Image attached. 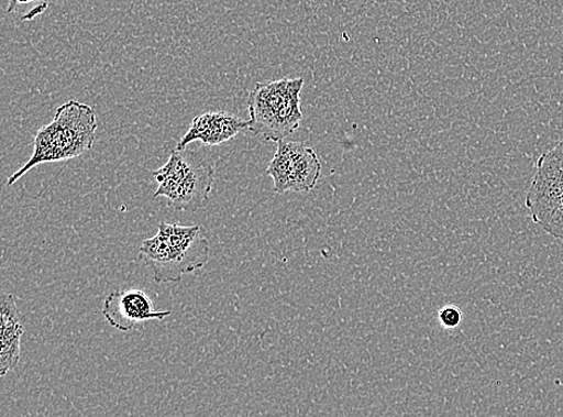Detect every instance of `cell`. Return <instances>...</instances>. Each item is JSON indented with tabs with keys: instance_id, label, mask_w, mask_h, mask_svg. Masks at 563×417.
<instances>
[{
	"instance_id": "1",
	"label": "cell",
	"mask_w": 563,
	"mask_h": 417,
	"mask_svg": "<svg viewBox=\"0 0 563 417\" xmlns=\"http://www.w3.org/2000/svg\"><path fill=\"white\" fill-rule=\"evenodd\" d=\"M98 129L93 108L71 99L56 111L54 120L37 130L32 158L9 177L8 187L42 164L70 161L84 155L95 145Z\"/></svg>"
},
{
	"instance_id": "2",
	"label": "cell",
	"mask_w": 563,
	"mask_h": 417,
	"mask_svg": "<svg viewBox=\"0 0 563 417\" xmlns=\"http://www.w3.org/2000/svg\"><path fill=\"white\" fill-rule=\"evenodd\" d=\"M305 78L258 83L249 94V128L255 136L279 142L291 136L305 120L300 92Z\"/></svg>"
},
{
	"instance_id": "3",
	"label": "cell",
	"mask_w": 563,
	"mask_h": 417,
	"mask_svg": "<svg viewBox=\"0 0 563 417\" xmlns=\"http://www.w3.org/2000/svg\"><path fill=\"white\" fill-rule=\"evenodd\" d=\"M526 204L533 223L563 241V138L537 162Z\"/></svg>"
},
{
	"instance_id": "4",
	"label": "cell",
	"mask_w": 563,
	"mask_h": 417,
	"mask_svg": "<svg viewBox=\"0 0 563 417\" xmlns=\"http://www.w3.org/2000/svg\"><path fill=\"white\" fill-rule=\"evenodd\" d=\"M172 310H155L150 296L141 290H117L104 299L102 316L121 332L134 330L150 320H164Z\"/></svg>"
},
{
	"instance_id": "5",
	"label": "cell",
	"mask_w": 563,
	"mask_h": 417,
	"mask_svg": "<svg viewBox=\"0 0 563 417\" xmlns=\"http://www.w3.org/2000/svg\"><path fill=\"white\" fill-rule=\"evenodd\" d=\"M214 178L212 161L203 153L195 152L188 171L178 180L174 200L168 204L177 211H199L209 200Z\"/></svg>"
},
{
	"instance_id": "6",
	"label": "cell",
	"mask_w": 563,
	"mask_h": 417,
	"mask_svg": "<svg viewBox=\"0 0 563 417\" xmlns=\"http://www.w3.org/2000/svg\"><path fill=\"white\" fill-rule=\"evenodd\" d=\"M249 128V121L227 111H211L195 117L185 136L177 143V150L187 149L200 141L206 146H217L232 140Z\"/></svg>"
},
{
	"instance_id": "7",
	"label": "cell",
	"mask_w": 563,
	"mask_h": 417,
	"mask_svg": "<svg viewBox=\"0 0 563 417\" xmlns=\"http://www.w3.org/2000/svg\"><path fill=\"white\" fill-rule=\"evenodd\" d=\"M158 233L180 256L189 271V275L205 267L208 263L211 246L205 238L201 226L186 227L163 221L159 224Z\"/></svg>"
},
{
	"instance_id": "8",
	"label": "cell",
	"mask_w": 563,
	"mask_h": 417,
	"mask_svg": "<svg viewBox=\"0 0 563 417\" xmlns=\"http://www.w3.org/2000/svg\"><path fill=\"white\" fill-rule=\"evenodd\" d=\"M0 320V374L4 376L14 371L20 362L24 332V320L14 295H3Z\"/></svg>"
},
{
	"instance_id": "9",
	"label": "cell",
	"mask_w": 563,
	"mask_h": 417,
	"mask_svg": "<svg viewBox=\"0 0 563 417\" xmlns=\"http://www.w3.org/2000/svg\"><path fill=\"white\" fill-rule=\"evenodd\" d=\"M139 257L152 270L156 283H179L189 275L186 264L159 233L142 242Z\"/></svg>"
},
{
	"instance_id": "10",
	"label": "cell",
	"mask_w": 563,
	"mask_h": 417,
	"mask_svg": "<svg viewBox=\"0 0 563 417\" xmlns=\"http://www.w3.org/2000/svg\"><path fill=\"white\" fill-rule=\"evenodd\" d=\"M322 165L316 151L303 142L292 141L290 191L308 193L317 187Z\"/></svg>"
},
{
	"instance_id": "11",
	"label": "cell",
	"mask_w": 563,
	"mask_h": 417,
	"mask_svg": "<svg viewBox=\"0 0 563 417\" xmlns=\"http://www.w3.org/2000/svg\"><path fill=\"white\" fill-rule=\"evenodd\" d=\"M278 143L268 168L267 175L272 177L274 193L285 194L290 191V179L292 173V141L282 140Z\"/></svg>"
},
{
	"instance_id": "12",
	"label": "cell",
	"mask_w": 563,
	"mask_h": 417,
	"mask_svg": "<svg viewBox=\"0 0 563 417\" xmlns=\"http://www.w3.org/2000/svg\"><path fill=\"white\" fill-rule=\"evenodd\" d=\"M48 3L49 0H10L7 11L8 14H14L20 8L33 6L32 11L21 19L22 21H31L37 15H42Z\"/></svg>"
},
{
	"instance_id": "13",
	"label": "cell",
	"mask_w": 563,
	"mask_h": 417,
	"mask_svg": "<svg viewBox=\"0 0 563 417\" xmlns=\"http://www.w3.org/2000/svg\"><path fill=\"white\" fill-rule=\"evenodd\" d=\"M463 310L454 305H448L439 310V321L444 330H454L463 322Z\"/></svg>"
}]
</instances>
